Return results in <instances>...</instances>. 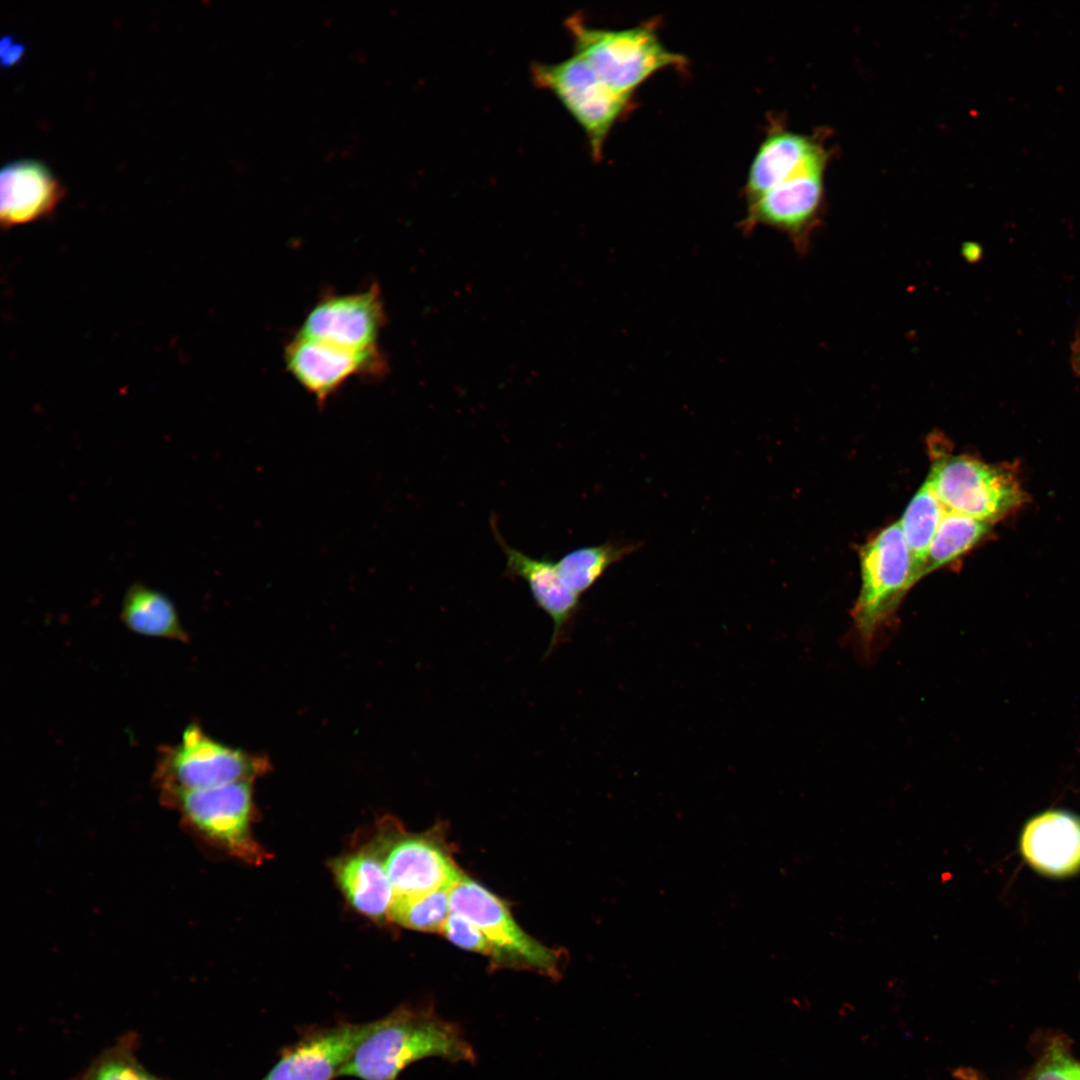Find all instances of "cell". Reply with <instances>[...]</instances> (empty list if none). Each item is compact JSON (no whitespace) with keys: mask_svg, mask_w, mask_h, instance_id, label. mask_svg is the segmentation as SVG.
Instances as JSON below:
<instances>
[{"mask_svg":"<svg viewBox=\"0 0 1080 1080\" xmlns=\"http://www.w3.org/2000/svg\"><path fill=\"white\" fill-rule=\"evenodd\" d=\"M493 536L506 557L505 575L523 580L538 608L545 612L553 624L552 637L546 656L568 639L570 628L580 608V598L564 582L557 563L549 558H533L511 547L498 530L494 517L490 518Z\"/></svg>","mask_w":1080,"mask_h":1080,"instance_id":"cell-13","label":"cell"},{"mask_svg":"<svg viewBox=\"0 0 1080 1080\" xmlns=\"http://www.w3.org/2000/svg\"><path fill=\"white\" fill-rule=\"evenodd\" d=\"M945 512V507L926 480L899 521L911 556L914 584L922 578L930 544Z\"/></svg>","mask_w":1080,"mask_h":1080,"instance_id":"cell-20","label":"cell"},{"mask_svg":"<svg viewBox=\"0 0 1080 1080\" xmlns=\"http://www.w3.org/2000/svg\"><path fill=\"white\" fill-rule=\"evenodd\" d=\"M633 542L606 541L576 548L556 561L566 585L579 597L588 591L615 563L634 552Z\"/></svg>","mask_w":1080,"mask_h":1080,"instance_id":"cell-21","label":"cell"},{"mask_svg":"<svg viewBox=\"0 0 1080 1080\" xmlns=\"http://www.w3.org/2000/svg\"><path fill=\"white\" fill-rule=\"evenodd\" d=\"M927 480L947 511L989 523L1014 511L1024 500L1008 469L968 456H939Z\"/></svg>","mask_w":1080,"mask_h":1080,"instance_id":"cell-6","label":"cell"},{"mask_svg":"<svg viewBox=\"0 0 1080 1080\" xmlns=\"http://www.w3.org/2000/svg\"><path fill=\"white\" fill-rule=\"evenodd\" d=\"M334 873L345 896L359 912L375 919L389 917L396 894L379 858L359 852L337 861Z\"/></svg>","mask_w":1080,"mask_h":1080,"instance_id":"cell-18","label":"cell"},{"mask_svg":"<svg viewBox=\"0 0 1080 1080\" xmlns=\"http://www.w3.org/2000/svg\"><path fill=\"white\" fill-rule=\"evenodd\" d=\"M81 1080H158L137 1061L128 1048L115 1047L100 1056Z\"/></svg>","mask_w":1080,"mask_h":1080,"instance_id":"cell-24","label":"cell"},{"mask_svg":"<svg viewBox=\"0 0 1080 1080\" xmlns=\"http://www.w3.org/2000/svg\"><path fill=\"white\" fill-rule=\"evenodd\" d=\"M828 154L815 137L774 124L759 145L744 186L746 203L809 168L826 165Z\"/></svg>","mask_w":1080,"mask_h":1080,"instance_id":"cell-16","label":"cell"},{"mask_svg":"<svg viewBox=\"0 0 1080 1080\" xmlns=\"http://www.w3.org/2000/svg\"><path fill=\"white\" fill-rule=\"evenodd\" d=\"M990 526L989 522L946 510L930 544L922 577L970 550Z\"/></svg>","mask_w":1080,"mask_h":1080,"instance_id":"cell-22","label":"cell"},{"mask_svg":"<svg viewBox=\"0 0 1080 1080\" xmlns=\"http://www.w3.org/2000/svg\"><path fill=\"white\" fill-rule=\"evenodd\" d=\"M1070 1080H1080V1061L1077 1060L1070 1077Z\"/></svg>","mask_w":1080,"mask_h":1080,"instance_id":"cell-28","label":"cell"},{"mask_svg":"<svg viewBox=\"0 0 1080 1080\" xmlns=\"http://www.w3.org/2000/svg\"><path fill=\"white\" fill-rule=\"evenodd\" d=\"M382 863L396 897L452 886L463 875L442 839L432 834L396 833L385 845Z\"/></svg>","mask_w":1080,"mask_h":1080,"instance_id":"cell-12","label":"cell"},{"mask_svg":"<svg viewBox=\"0 0 1080 1080\" xmlns=\"http://www.w3.org/2000/svg\"><path fill=\"white\" fill-rule=\"evenodd\" d=\"M450 888L409 897H396L389 917L397 924L424 932H441L451 913Z\"/></svg>","mask_w":1080,"mask_h":1080,"instance_id":"cell-23","label":"cell"},{"mask_svg":"<svg viewBox=\"0 0 1080 1080\" xmlns=\"http://www.w3.org/2000/svg\"><path fill=\"white\" fill-rule=\"evenodd\" d=\"M288 373L319 406L353 377L378 378L388 369L381 350L356 351L296 333L285 346Z\"/></svg>","mask_w":1080,"mask_h":1080,"instance_id":"cell-10","label":"cell"},{"mask_svg":"<svg viewBox=\"0 0 1080 1080\" xmlns=\"http://www.w3.org/2000/svg\"><path fill=\"white\" fill-rule=\"evenodd\" d=\"M264 768L263 760L218 742L192 723L176 744L160 749L156 777L160 788L206 789L251 781Z\"/></svg>","mask_w":1080,"mask_h":1080,"instance_id":"cell-8","label":"cell"},{"mask_svg":"<svg viewBox=\"0 0 1080 1080\" xmlns=\"http://www.w3.org/2000/svg\"><path fill=\"white\" fill-rule=\"evenodd\" d=\"M377 1025L378 1020L342 1024L318 1032L283 1055L263 1080H331Z\"/></svg>","mask_w":1080,"mask_h":1080,"instance_id":"cell-14","label":"cell"},{"mask_svg":"<svg viewBox=\"0 0 1080 1080\" xmlns=\"http://www.w3.org/2000/svg\"><path fill=\"white\" fill-rule=\"evenodd\" d=\"M531 74L535 84L550 91L584 130L594 160L601 159L609 132L630 110L632 98L614 91L575 53L558 63L534 64Z\"/></svg>","mask_w":1080,"mask_h":1080,"instance_id":"cell-5","label":"cell"},{"mask_svg":"<svg viewBox=\"0 0 1080 1080\" xmlns=\"http://www.w3.org/2000/svg\"><path fill=\"white\" fill-rule=\"evenodd\" d=\"M566 26L574 53L581 56L614 91L632 98L634 91L656 72L683 69L688 59L668 49L661 41L657 20L650 19L624 29L591 27L580 16H571Z\"/></svg>","mask_w":1080,"mask_h":1080,"instance_id":"cell-2","label":"cell"},{"mask_svg":"<svg viewBox=\"0 0 1080 1080\" xmlns=\"http://www.w3.org/2000/svg\"><path fill=\"white\" fill-rule=\"evenodd\" d=\"M956 1080H988L981 1072L971 1067H959L953 1072Z\"/></svg>","mask_w":1080,"mask_h":1080,"instance_id":"cell-27","label":"cell"},{"mask_svg":"<svg viewBox=\"0 0 1080 1080\" xmlns=\"http://www.w3.org/2000/svg\"><path fill=\"white\" fill-rule=\"evenodd\" d=\"M121 621L132 632L181 642L188 641L173 602L142 583L131 584L121 604Z\"/></svg>","mask_w":1080,"mask_h":1080,"instance_id":"cell-19","label":"cell"},{"mask_svg":"<svg viewBox=\"0 0 1080 1080\" xmlns=\"http://www.w3.org/2000/svg\"><path fill=\"white\" fill-rule=\"evenodd\" d=\"M65 194V187L41 161L20 159L7 163L0 173L2 228L10 229L52 215Z\"/></svg>","mask_w":1080,"mask_h":1080,"instance_id":"cell-15","label":"cell"},{"mask_svg":"<svg viewBox=\"0 0 1080 1080\" xmlns=\"http://www.w3.org/2000/svg\"><path fill=\"white\" fill-rule=\"evenodd\" d=\"M387 321L380 288L372 284L355 293H326L311 307L298 334L356 351L380 350Z\"/></svg>","mask_w":1080,"mask_h":1080,"instance_id":"cell-11","label":"cell"},{"mask_svg":"<svg viewBox=\"0 0 1080 1080\" xmlns=\"http://www.w3.org/2000/svg\"><path fill=\"white\" fill-rule=\"evenodd\" d=\"M429 1057L472 1062L475 1053L460 1028L433 1008L401 1007L378 1020L338 1075L396 1080L408 1065Z\"/></svg>","mask_w":1080,"mask_h":1080,"instance_id":"cell-1","label":"cell"},{"mask_svg":"<svg viewBox=\"0 0 1080 1080\" xmlns=\"http://www.w3.org/2000/svg\"><path fill=\"white\" fill-rule=\"evenodd\" d=\"M160 789L163 799L209 840L249 863H260L265 858L250 830V781L206 789Z\"/></svg>","mask_w":1080,"mask_h":1080,"instance_id":"cell-7","label":"cell"},{"mask_svg":"<svg viewBox=\"0 0 1080 1080\" xmlns=\"http://www.w3.org/2000/svg\"><path fill=\"white\" fill-rule=\"evenodd\" d=\"M1020 849L1037 871L1067 876L1080 870V818L1063 810L1045 811L1030 819Z\"/></svg>","mask_w":1080,"mask_h":1080,"instance_id":"cell-17","label":"cell"},{"mask_svg":"<svg viewBox=\"0 0 1080 1080\" xmlns=\"http://www.w3.org/2000/svg\"><path fill=\"white\" fill-rule=\"evenodd\" d=\"M860 569L861 587L852 618L862 646L870 650L914 585L911 556L899 522L883 528L862 547Z\"/></svg>","mask_w":1080,"mask_h":1080,"instance_id":"cell-3","label":"cell"},{"mask_svg":"<svg viewBox=\"0 0 1080 1080\" xmlns=\"http://www.w3.org/2000/svg\"><path fill=\"white\" fill-rule=\"evenodd\" d=\"M825 167L804 170L747 202L739 223L742 232L771 227L786 234L799 254H806L824 208Z\"/></svg>","mask_w":1080,"mask_h":1080,"instance_id":"cell-9","label":"cell"},{"mask_svg":"<svg viewBox=\"0 0 1080 1080\" xmlns=\"http://www.w3.org/2000/svg\"><path fill=\"white\" fill-rule=\"evenodd\" d=\"M24 54V46L16 42L10 36L3 38L1 41V59L2 64L6 66L16 64Z\"/></svg>","mask_w":1080,"mask_h":1080,"instance_id":"cell-26","label":"cell"},{"mask_svg":"<svg viewBox=\"0 0 1080 1080\" xmlns=\"http://www.w3.org/2000/svg\"><path fill=\"white\" fill-rule=\"evenodd\" d=\"M441 933L458 947L489 958L492 956V948L480 929L459 913L449 914Z\"/></svg>","mask_w":1080,"mask_h":1080,"instance_id":"cell-25","label":"cell"},{"mask_svg":"<svg viewBox=\"0 0 1080 1080\" xmlns=\"http://www.w3.org/2000/svg\"><path fill=\"white\" fill-rule=\"evenodd\" d=\"M450 909L480 929L496 966L559 976L560 953L528 935L500 898L464 874L450 888Z\"/></svg>","mask_w":1080,"mask_h":1080,"instance_id":"cell-4","label":"cell"}]
</instances>
